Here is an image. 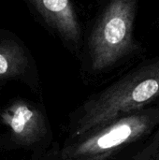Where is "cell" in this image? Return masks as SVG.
Here are the masks:
<instances>
[{
  "instance_id": "3",
  "label": "cell",
  "mask_w": 159,
  "mask_h": 160,
  "mask_svg": "<svg viewBox=\"0 0 159 160\" xmlns=\"http://www.w3.org/2000/svg\"><path fill=\"white\" fill-rule=\"evenodd\" d=\"M159 127V107L145 108L118 118L76 139L62 152L64 160H106L123 147Z\"/></svg>"
},
{
  "instance_id": "4",
  "label": "cell",
  "mask_w": 159,
  "mask_h": 160,
  "mask_svg": "<svg viewBox=\"0 0 159 160\" xmlns=\"http://www.w3.org/2000/svg\"><path fill=\"white\" fill-rule=\"evenodd\" d=\"M40 20L65 44L79 50L82 31L78 14L70 0H27Z\"/></svg>"
},
{
  "instance_id": "6",
  "label": "cell",
  "mask_w": 159,
  "mask_h": 160,
  "mask_svg": "<svg viewBox=\"0 0 159 160\" xmlns=\"http://www.w3.org/2000/svg\"><path fill=\"white\" fill-rule=\"evenodd\" d=\"M31 64V55L22 39L11 31L0 29V79L22 75Z\"/></svg>"
},
{
  "instance_id": "2",
  "label": "cell",
  "mask_w": 159,
  "mask_h": 160,
  "mask_svg": "<svg viewBox=\"0 0 159 160\" xmlns=\"http://www.w3.org/2000/svg\"><path fill=\"white\" fill-rule=\"evenodd\" d=\"M140 0H105L86 37L93 71L107 70L140 50L134 23Z\"/></svg>"
},
{
  "instance_id": "5",
  "label": "cell",
  "mask_w": 159,
  "mask_h": 160,
  "mask_svg": "<svg viewBox=\"0 0 159 160\" xmlns=\"http://www.w3.org/2000/svg\"><path fill=\"white\" fill-rule=\"evenodd\" d=\"M1 118L13 137L22 143L33 144L45 135L41 113L23 101L12 103L2 112Z\"/></svg>"
},
{
  "instance_id": "7",
  "label": "cell",
  "mask_w": 159,
  "mask_h": 160,
  "mask_svg": "<svg viewBox=\"0 0 159 160\" xmlns=\"http://www.w3.org/2000/svg\"><path fill=\"white\" fill-rule=\"evenodd\" d=\"M137 160H159V144L145 147Z\"/></svg>"
},
{
  "instance_id": "8",
  "label": "cell",
  "mask_w": 159,
  "mask_h": 160,
  "mask_svg": "<svg viewBox=\"0 0 159 160\" xmlns=\"http://www.w3.org/2000/svg\"><path fill=\"white\" fill-rule=\"evenodd\" d=\"M159 144V127L157 129V131L155 132V135L153 136V139L151 141V142L149 143V146H154V145H157Z\"/></svg>"
},
{
  "instance_id": "1",
  "label": "cell",
  "mask_w": 159,
  "mask_h": 160,
  "mask_svg": "<svg viewBox=\"0 0 159 160\" xmlns=\"http://www.w3.org/2000/svg\"><path fill=\"white\" fill-rule=\"evenodd\" d=\"M159 98V56L127 73L88 101L71 129L78 139L118 118L145 109Z\"/></svg>"
}]
</instances>
